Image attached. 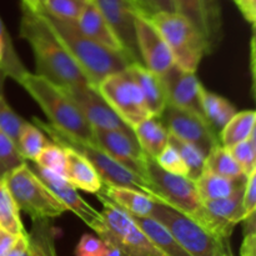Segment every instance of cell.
<instances>
[{"label": "cell", "mask_w": 256, "mask_h": 256, "mask_svg": "<svg viewBox=\"0 0 256 256\" xmlns=\"http://www.w3.org/2000/svg\"><path fill=\"white\" fill-rule=\"evenodd\" d=\"M4 182L20 212H26L32 220L55 219L68 212V208L32 172L26 162L12 170Z\"/></svg>", "instance_id": "cell-8"}, {"label": "cell", "mask_w": 256, "mask_h": 256, "mask_svg": "<svg viewBox=\"0 0 256 256\" xmlns=\"http://www.w3.org/2000/svg\"><path fill=\"white\" fill-rule=\"evenodd\" d=\"M34 2H35V4L38 5V6H40V8H42V2H44V0H34Z\"/></svg>", "instance_id": "cell-50"}, {"label": "cell", "mask_w": 256, "mask_h": 256, "mask_svg": "<svg viewBox=\"0 0 256 256\" xmlns=\"http://www.w3.org/2000/svg\"><path fill=\"white\" fill-rule=\"evenodd\" d=\"M28 246H29V234L26 232L25 234L18 235L16 240L5 256H25Z\"/></svg>", "instance_id": "cell-44"}, {"label": "cell", "mask_w": 256, "mask_h": 256, "mask_svg": "<svg viewBox=\"0 0 256 256\" xmlns=\"http://www.w3.org/2000/svg\"><path fill=\"white\" fill-rule=\"evenodd\" d=\"M32 124L39 128L44 134H46L52 140V142L60 145V146H68L82 154L96 170L102 184L139 190V192H145L160 202L159 198L155 195L152 185L146 180L119 164L98 144L68 134V132L60 130L59 128L54 126L50 122H42L36 116L32 118Z\"/></svg>", "instance_id": "cell-3"}, {"label": "cell", "mask_w": 256, "mask_h": 256, "mask_svg": "<svg viewBox=\"0 0 256 256\" xmlns=\"http://www.w3.org/2000/svg\"><path fill=\"white\" fill-rule=\"evenodd\" d=\"M150 218L168 228L192 256H234L230 239L212 234L164 202H155Z\"/></svg>", "instance_id": "cell-7"}, {"label": "cell", "mask_w": 256, "mask_h": 256, "mask_svg": "<svg viewBox=\"0 0 256 256\" xmlns=\"http://www.w3.org/2000/svg\"><path fill=\"white\" fill-rule=\"evenodd\" d=\"M169 144L172 145L182 156L188 170L186 176L195 182L204 172L205 155L194 145L182 142L172 134H169Z\"/></svg>", "instance_id": "cell-33"}, {"label": "cell", "mask_w": 256, "mask_h": 256, "mask_svg": "<svg viewBox=\"0 0 256 256\" xmlns=\"http://www.w3.org/2000/svg\"><path fill=\"white\" fill-rule=\"evenodd\" d=\"M16 238L18 235L10 234V232H5V230L0 229V256H5L8 254V252L12 246Z\"/></svg>", "instance_id": "cell-45"}, {"label": "cell", "mask_w": 256, "mask_h": 256, "mask_svg": "<svg viewBox=\"0 0 256 256\" xmlns=\"http://www.w3.org/2000/svg\"><path fill=\"white\" fill-rule=\"evenodd\" d=\"M202 105L204 118L218 132L236 114V108L226 98L209 92L205 88L202 90Z\"/></svg>", "instance_id": "cell-26"}, {"label": "cell", "mask_w": 256, "mask_h": 256, "mask_svg": "<svg viewBox=\"0 0 256 256\" xmlns=\"http://www.w3.org/2000/svg\"><path fill=\"white\" fill-rule=\"evenodd\" d=\"M172 52L174 64L196 72L205 55L210 54L204 36L192 22L179 12H156L149 18Z\"/></svg>", "instance_id": "cell-6"}, {"label": "cell", "mask_w": 256, "mask_h": 256, "mask_svg": "<svg viewBox=\"0 0 256 256\" xmlns=\"http://www.w3.org/2000/svg\"><path fill=\"white\" fill-rule=\"evenodd\" d=\"M229 152L246 176L256 172V130L246 140L229 148Z\"/></svg>", "instance_id": "cell-37"}, {"label": "cell", "mask_w": 256, "mask_h": 256, "mask_svg": "<svg viewBox=\"0 0 256 256\" xmlns=\"http://www.w3.org/2000/svg\"><path fill=\"white\" fill-rule=\"evenodd\" d=\"M86 2L88 0H44L42 9L58 19L76 22Z\"/></svg>", "instance_id": "cell-35"}, {"label": "cell", "mask_w": 256, "mask_h": 256, "mask_svg": "<svg viewBox=\"0 0 256 256\" xmlns=\"http://www.w3.org/2000/svg\"><path fill=\"white\" fill-rule=\"evenodd\" d=\"M99 192L124 212L139 215V216H150L155 202H160L159 200L145 194V192L124 186H112V185L102 184V190Z\"/></svg>", "instance_id": "cell-22"}, {"label": "cell", "mask_w": 256, "mask_h": 256, "mask_svg": "<svg viewBox=\"0 0 256 256\" xmlns=\"http://www.w3.org/2000/svg\"><path fill=\"white\" fill-rule=\"evenodd\" d=\"M48 142H49L46 136L39 128L32 122H25L20 130L18 149L26 162H34Z\"/></svg>", "instance_id": "cell-31"}, {"label": "cell", "mask_w": 256, "mask_h": 256, "mask_svg": "<svg viewBox=\"0 0 256 256\" xmlns=\"http://www.w3.org/2000/svg\"><path fill=\"white\" fill-rule=\"evenodd\" d=\"M132 130L142 152L154 160L169 144V132L156 116H149L142 120Z\"/></svg>", "instance_id": "cell-24"}, {"label": "cell", "mask_w": 256, "mask_h": 256, "mask_svg": "<svg viewBox=\"0 0 256 256\" xmlns=\"http://www.w3.org/2000/svg\"><path fill=\"white\" fill-rule=\"evenodd\" d=\"M26 160L16 144L0 129V180H4L12 170L25 164Z\"/></svg>", "instance_id": "cell-34"}, {"label": "cell", "mask_w": 256, "mask_h": 256, "mask_svg": "<svg viewBox=\"0 0 256 256\" xmlns=\"http://www.w3.org/2000/svg\"><path fill=\"white\" fill-rule=\"evenodd\" d=\"M0 45L2 48V59L0 66L5 70L8 78H12L15 82H18L28 70L25 69L16 50L14 49L12 38H10L6 28L4 26L2 18H0Z\"/></svg>", "instance_id": "cell-32"}, {"label": "cell", "mask_w": 256, "mask_h": 256, "mask_svg": "<svg viewBox=\"0 0 256 256\" xmlns=\"http://www.w3.org/2000/svg\"><path fill=\"white\" fill-rule=\"evenodd\" d=\"M6 78V72H5V70L0 66V96H4V84Z\"/></svg>", "instance_id": "cell-47"}, {"label": "cell", "mask_w": 256, "mask_h": 256, "mask_svg": "<svg viewBox=\"0 0 256 256\" xmlns=\"http://www.w3.org/2000/svg\"><path fill=\"white\" fill-rule=\"evenodd\" d=\"M76 24L82 34H85L94 42H99L100 45L109 48L112 50H116V52L126 54L120 40L118 39L115 32H112L110 25L108 24V22L92 0H88L82 14L78 18Z\"/></svg>", "instance_id": "cell-19"}, {"label": "cell", "mask_w": 256, "mask_h": 256, "mask_svg": "<svg viewBox=\"0 0 256 256\" xmlns=\"http://www.w3.org/2000/svg\"><path fill=\"white\" fill-rule=\"evenodd\" d=\"M155 162L165 172L176 175H184V176L188 175L186 166H185L184 162H182V156L178 152V150L172 145L168 144L165 146V149L160 152L159 156L155 159Z\"/></svg>", "instance_id": "cell-39"}, {"label": "cell", "mask_w": 256, "mask_h": 256, "mask_svg": "<svg viewBox=\"0 0 256 256\" xmlns=\"http://www.w3.org/2000/svg\"><path fill=\"white\" fill-rule=\"evenodd\" d=\"M0 229L14 235L26 232L20 219L19 208L4 180H0Z\"/></svg>", "instance_id": "cell-30"}, {"label": "cell", "mask_w": 256, "mask_h": 256, "mask_svg": "<svg viewBox=\"0 0 256 256\" xmlns=\"http://www.w3.org/2000/svg\"><path fill=\"white\" fill-rule=\"evenodd\" d=\"M126 69L139 85L150 114L159 118L168 104L162 76L140 62H132Z\"/></svg>", "instance_id": "cell-20"}, {"label": "cell", "mask_w": 256, "mask_h": 256, "mask_svg": "<svg viewBox=\"0 0 256 256\" xmlns=\"http://www.w3.org/2000/svg\"><path fill=\"white\" fill-rule=\"evenodd\" d=\"M232 2L238 5V8L240 9L242 14L244 15L245 20H246V22H249L250 24L254 25L256 22V12L250 8L248 0H232Z\"/></svg>", "instance_id": "cell-46"}, {"label": "cell", "mask_w": 256, "mask_h": 256, "mask_svg": "<svg viewBox=\"0 0 256 256\" xmlns=\"http://www.w3.org/2000/svg\"><path fill=\"white\" fill-rule=\"evenodd\" d=\"M16 82L38 102L50 124L68 134L94 142L92 128L59 85L30 72H25Z\"/></svg>", "instance_id": "cell-4"}, {"label": "cell", "mask_w": 256, "mask_h": 256, "mask_svg": "<svg viewBox=\"0 0 256 256\" xmlns=\"http://www.w3.org/2000/svg\"><path fill=\"white\" fill-rule=\"evenodd\" d=\"M66 158L65 178L74 185L76 189L86 192L96 194L102 190V182L99 174L92 164L75 150L68 146H62Z\"/></svg>", "instance_id": "cell-21"}, {"label": "cell", "mask_w": 256, "mask_h": 256, "mask_svg": "<svg viewBox=\"0 0 256 256\" xmlns=\"http://www.w3.org/2000/svg\"><path fill=\"white\" fill-rule=\"evenodd\" d=\"M29 234V246L25 256H58L54 230L50 220H32Z\"/></svg>", "instance_id": "cell-28"}, {"label": "cell", "mask_w": 256, "mask_h": 256, "mask_svg": "<svg viewBox=\"0 0 256 256\" xmlns=\"http://www.w3.org/2000/svg\"><path fill=\"white\" fill-rule=\"evenodd\" d=\"M105 256H122L119 250L116 248H114L112 245L106 244V252H105Z\"/></svg>", "instance_id": "cell-48"}, {"label": "cell", "mask_w": 256, "mask_h": 256, "mask_svg": "<svg viewBox=\"0 0 256 256\" xmlns=\"http://www.w3.org/2000/svg\"><path fill=\"white\" fill-rule=\"evenodd\" d=\"M246 178L248 176L232 179V178H225L204 170V172L195 180V184H196L200 199L202 202H208V200L222 199L232 195L235 190L245 184Z\"/></svg>", "instance_id": "cell-25"}, {"label": "cell", "mask_w": 256, "mask_h": 256, "mask_svg": "<svg viewBox=\"0 0 256 256\" xmlns=\"http://www.w3.org/2000/svg\"><path fill=\"white\" fill-rule=\"evenodd\" d=\"M145 180L152 185L160 202L174 208L190 219L202 209V200L200 199L194 180L184 175L165 172L149 156L146 160Z\"/></svg>", "instance_id": "cell-9"}, {"label": "cell", "mask_w": 256, "mask_h": 256, "mask_svg": "<svg viewBox=\"0 0 256 256\" xmlns=\"http://www.w3.org/2000/svg\"><path fill=\"white\" fill-rule=\"evenodd\" d=\"M160 76L164 84L168 104L204 116L202 105L204 86L198 79L196 72H188L174 64Z\"/></svg>", "instance_id": "cell-16"}, {"label": "cell", "mask_w": 256, "mask_h": 256, "mask_svg": "<svg viewBox=\"0 0 256 256\" xmlns=\"http://www.w3.org/2000/svg\"><path fill=\"white\" fill-rule=\"evenodd\" d=\"M60 88L74 102L92 129L119 130L128 134H134L132 128L122 122V118L110 108L96 86L92 84H82Z\"/></svg>", "instance_id": "cell-12"}, {"label": "cell", "mask_w": 256, "mask_h": 256, "mask_svg": "<svg viewBox=\"0 0 256 256\" xmlns=\"http://www.w3.org/2000/svg\"><path fill=\"white\" fill-rule=\"evenodd\" d=\"M94 142L119 164L145 179L148 156L140 148L134 134L119 130L92 129Z\"/></svg>", "instance_id": "cell-14"}, {"label": "cell", "mask_w": 256, "mask_h": 256, "mask_svg": "<svg viewBox=\"0 0 256 256\" xmlns=\"http://www.w3.org/2000/svg\"><path fill=\"white\" fill-rule=\"evenodd\" d=\"M255 122L256 112L254 110H244V112H236L220 130V144L229 149L235 144L246 140L252 135V132L256 130Z\"/></svg>", "instance_id": "cell-27"}, {"label": "cell", "mask_w": 256, "mask_h": 256, "mask_svg": "<svg viewBox=\"0 0 256 256\" xmlns=\"http://www.w3.org/2000/svg\"><path fill=\"white\" fill-rule=\"evenodd\" d=\"M26 120L22 119L18 115L14 110L10 108L4 96H0V129L16 144L19 140L20 130Z\"/></svg>", "instance_id": "cell-38"}, {"label": "cell", "mask_w": 256, "mask_h": 256, "mask_svg": "<svg viewBox=\"0 0 256 256\" xmlns=\"http://www.w3.org/2000/svg\"><path fill=\"white\" fill-rule=\"evenodd\" d=\"M159 119L169 134L194 145L205 156L212 148L220 144L219 132L212 129L202 115L196 112L166 104Z\"/></svg>", "instance_id": "cell-11"}, {"label": "cell", "mask_w": 256, "mask_h": 256, "mask_svg": "<svg viewBox=\"0 0 256 256\" xmlns=\"http://www.w3.org/2000/svg\"><path fill=\"white\" fill-rule=\"evenodd\" d=\"M105 252L106 244L92 234L82 235L75 248V256H105Z\"/></svg>", "instance_id": "cell-40"}, {"label": "cell", "mask_w": 256, "mask_h": 256, "mask_svg": "<svg viewBox=\"0 0 256 256\" xmlns=\"http://www.w3.org/2000/svg\"><path fill=\"white\" fill-rule=\"evenodd\" d=\"M129 215L139 225L145 235L152 240V244L165 256H192L189 252L178 242L176 238L170 232V230L165 228L162 222L150 216H139V215L134 214Z\"/></svg>", "instance_id": "cell-23"}, {"label": "cell", "mask_w": 256, "mask_h": 256, "mask_svg": "<svg viewBox=\"0 0 256 256\" xmlns=\"http://www.w3.org/2000/svg\"><path fill=\"white\" fill-rule=\"evenodd\" d=\"M204 170L225 178H232V179H240V178L246 176L240 165L232 156L229 149L224 148L222 144L214 146L208 152L205 156Z\"/></svg>", "instance_id": "cell-29"}, {"label": "cell", "mask_w": 256, "mask_h": 256, "mask_svg": "<svg viewBox=\"0 0 256 256\" xmlns=\"http://www.w3.org/2000/svg\"><path fill=\"white\" fill-rule=\"evenodd\" d=\"M174 2L176 12L189 19L204 36L212 54L222 36L218 0H174Z\"/></svg>", "instance_id": "cell-18"}, {"label": "cell", "mask_w": 256, "mask_h": 256, "mask_svg": "<svg viewBox=\"0 0 256 256\" xmlns=\"http://www.w3.org/2000/svg\"><path fill=\"white\" fill-rule=\"evenodd\" d=\"M139 14L150 18L156 12H176L174 0H134Z\"/></svg>", "instance_id": "cell-41"}, {"label": "cell", "mask_w": 256, "mask_h": 256, "mask_svg": "<svg viewBox=\"0 0 256 256\" xmlns=\"http://www.w3.org/2000/svg\"><path fill=\"white\" fill-rule=\"evenodd\" d=\"M100 10L102 16L110 25L112 32L122 42L125 52L132 62H140L135 32V20H136L138 8L134 0H92Z\"/></svg>", "instance_id": "cell-13"}, {"label": "cell", "mask_w": 256, "mask_h": 256, "mask_svg": "<svg viewBox=\"0 0 256 256\" xmlns=\"http://www.w3.org/2000/svg\"><path fill=\"white\" fill-rule=\"evenodd\" d=\"M242 206H244L245 218L256 212V172L248 175L242 195Z\"/></svg>", "instance_id": "cell-42"}, {"label": "cell", "mask_w": 256, "mask_h": 256, "mask_svg": "<svg viewBox=\"0 0 256 256\" xmlns=\"http://www.w3.org/2000/svg\"><path fill=\"white\" fill-rule=\"evenodd\" d=\"M96 195L102 210L92 229L105 244L116 248L122 256H165L126 212L100 192Z\"/></svg>", "instance_id": "cell-5"}, {"label": "cell", "mask_w": 256, "mask_h": 256, "mask_svg": "<svg viewBox=\"0 0 256 256\" xmlns=\"http://www.w3.org/2000/svg\"><path fill=\"white\" fill-rule=\"evenodd\" d=\"M20 36L34 54L35 74L59 86L92 84L82 68L55 36L40 10L22 4Z\"/></svg>", "instance_id": "cell-1"}, {"label": "cell", "mask_w": 256, "mask_h": 256, "mask_svg": "<svg viewBox=\"0 0 256 256\" xmlns=\"http://www.w3.org/2000/svg\"><path fill=\"white\" fill-rule=\"evenodd\" d=\"M135 32H136V42L139 49L142 64L162 75L174 65L172 52L149 18L138 14L135 20Z\"/></svg>", "instance_id": "cell-15"}, {"label": "cell", "mask_w": 256, "mask_h": 256, "mask_svg": "<svg viewBox=\"0 0 256 256\" xmlns=\"http://www.w3.org/2000/svg\"><path fill=\"white\" fill-rule=\"evenodd\" d=\"M240 256H256V230H244Z\"/></svg>", "instance_id": "cell-43"}, {"label": "cell", "mask_w": 256, "mask_h": 256, "mask_svg": "<svg viewBox=\"0 0 256 256\" xmlns=\"http://www.w3.org/2000/svg\"><path fill=\"white\" fill-rule=\"evenodd\" d=\"M96 88L110 108L129 126L134 128L142 120L152 116L139 85L128 69L104 78Z\"/></svg>", "instance_id": "cell-10"}, {"label": "cell", "mask_w": 256, "mask_h": 256, "mask_svg": "<svg viewBox=\"0 0 256 256\" xmlns=\"http://www.w3.org/2000/svg\"><path fill=\"white\" fill-rule=\"evenodd\" d=\"M40 12L55 36L64 45L94 86H98L104 78L125 70L132 62L124 52L102 46L82 34L76 22L58 19L42 9Z\"/></svg>", "instance_id": "cell-2"}, {"label": "cell", "mask_w": 256, "mask_h": 256, "mask_svg": "<svg viewBox=\"0 0 256 256\" xmlns=\"http://www.w3.org/2000/svg\"><path fill=\"white\" fill-rule=\"evenodd\" d=\"M26 164L29 165L32 172L52 190V194L68 208V212H74L88 226L92 228L100 219V212L95 210L80 196L79 192H76V188L66 178L40 168L32 162H26Z\"/></svg>", "instance_id": "cell-17"}, {"label": "cell", "mask_w": 256, "mask_h": 256, "mask_svg": "<svg viewBox=\"0 0 256 256\" xmlns=\"http://www.w3.org/2000/svg\"><path fill=\"white\" fill-rule=\"evenodd\" d=\"M248 2H249L250 8H252V10H255V12H256V0H248Z\"/></svg>", "instance_id": "cell-49"}, {"label": "cell", "mask_w": 256, "mask_h": 256, "mask_svg": "<svg viewBox=\"0 0 256 256\" xmlns=\"http://www.w3.org/2000/svg\"><path fill=\"white\" fill-rule=\"evenodd\" d=\"M2 45H0V62H2Z\"/></svg>", "instance_id": "cell-51"}, {"label": "cell", "mask_w": 256, "mask_h": 256, "mask_svg": "<svg viewBox=\"0 0 256 256\" xmlns=\"http://www.w3.org/2000/svg\"><path fill=\"white\" fill-rule=\"evenodd\" d=\"M32 162L65 178V168H66L65 152L60 145L55 142H48Z\"/></svg>", "instance_id": "cell-36"}]
</instances>
